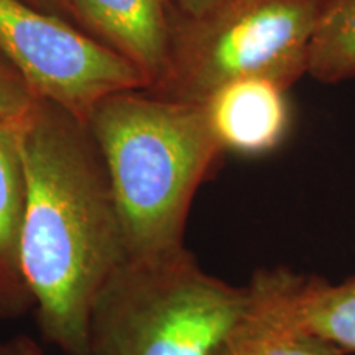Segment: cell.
<instances>
[{"instance_id":"cell-1","label":"cell","mask_w":355,"mask_h":355,"mask_svg":"<svg viewBox=\"0 0 355 355\" xmlns=\"http://www.w3.org/2000/svg\"><path fill=\"white\" fill-rule=\"evenodd\" d=\"M20 148V261L40 331L64 355H91L92 308L128 259L107 173L86 123L43 101L21 123Z\"/></svg>"},{"instance_id":"cell-2","label":"cell","mask_w":355,"mask_h":355,"mask_svg":"<svg viewBox=\"0 0 355 355\" xmlns=\"http://www.w3.org/2000/svg\"><path fill=\"white\" fill-rule=\"evenodd\" d=\"M125 232L128 259L184 247L196 191L224 152L204 104L121 92L87 121Z\"/></svg>"},{"instance_id":"cell-3","label":"cell","mask_w":355,"mask_h":355,"mask_svg":"<svg viewBox=\"0 0 355 355\" xmlns=\"http://www.w3.org/2000/svg\"><path fill=\"white\" fill-rule=\"evenodd\" d=\"M247 306V286L207 273L186 247L127 259L92 308L91 355H216Z\"/></svg>"},{"instance_id":"cell-4","label":"cell","mask_w":355,"mask_h":355,"mask_svg":"<svg viewBox=\"0 0 355 355\" xmlns=\"http://www.w3.org/2000/svg\"><path fill=\"white\" fill-rule=\"evenodd\" d=\"M327 0H220L173 24L170 61L155 89L165 99L206 104L225 84L261 78L290 89L308 74Z\"/></svg>"},{"instance_id":"cell-5","label":"cell","mask_w":355,"mask_h":355,"mask_svg":"<svg viewBox=\"0 0 355 355\" xmlns=\"http://www.w3.org/2000/svg\"><path fill=\"white\" fill-rule=\"evenodd\" d=\"M0 51L40 99L83 123L107 97L152 87L99 40L20 0H0Z\"/></svg>"},{"instance_id":"cell-6","label":"cell","mask_w":355,"mask_h":355,"mask_svg":"<svg viewBox=\"0 0 355 355\" xmlns=\"http://www.w3.org/2000/svg\"><path fill=\"white\" fill-rule=\"evenodd\" d=\"M168 0H71L73 19L135 64L157 87L170 61Z\"/></svg>"},{"instance_id":"cell-7","label":"cell","mask_w":355,"mask_h":355,"mask_svg":"<svg viewBox=\"0 0 355 355\" xmlns=\"http://www.w3.org/2000/svg\"><path fill=\"white\" fill-rule=\"evenodd\" d=\"M204 105L224 152L268 153L282 144L290 128L286 89L268 79L225 84Z\"/></svg>"},{"instance_id":"cell-8","label":"cell","mask_w":355,"mask_h":355,"mask_svg":"<svg viewBox=\"0 0 355 355\" xmlns=\"http://www.w3.org/2000/svg\"><path fill=\"white\" fill-rule=\"evenodd\" d=\"M247 288L245 313L216 355H349L293 324L279 298L275 268L257 272Z\"/></svg>"},{"instance_id":"cell-9","label":"cell","mask_w":355,"mask_h":355,"mask_svg":"<svg viewBox=\"0 0 355 355\" xmlns=\"http://www.w3.org/2000/svg\"><path fill=\"white\" fill-rule=\"evenodd\" d=\"M20 127L0 125V316L13 318L33 306L20 261L26 178Z\"/></svg>"},{"instance_id":"cell-10","label":"cell","mask_w":355,"mask_h":355,"mask_svg":"<svg viewBox=\"0 0 355 355\" xmlns=\"http://www.w3.org/2000/svg\"><path fill=\"white\" fill-rule=\"evenodd\" d=\"M278 291L293 324L355 354V277L340 285L278 266Z\"/></svg>"},{"instance_id":"cell-11","label":"cell","mask_w":355,"mask_h":355,"mask_svg":"<svg viewBox=\"0 0 355 355\" xmlns=\"http://www.w3.org/2000/svg\"><path fill=\"white\" fill-rule=\"evenodd\" d=\"M308 74L322 84L355 79V0H327L311 43Z\"/></svg>"},{"instance_id":"cell-12","label":"cell","mask_w":355,"mask_h":355,"mask_svg":"<svg viewBox=\"0 0 355 355\" xmlns=\"http://www.w3.org/2000/svg\"><path fill=\"white\" fill-rule=\"evenodd\" d=\"M42 99L0 51V125H19L37 110Z\"/></svg>"},{"instance_id":"cell-13","label":"cell","mask_w":355,"mask_h":355,"mask_svg":"<svg viewBox=\"0 0 355 355\" xmlns=\"http://www.w3.org/2000/svg\"><path fill=\"white\" fill-rule=\"evenodd\" d=\"M20 2L28 3L38 10L58 15L61 19L71 17L73 19V7H71V0H20ZM74 20V19H73Z\"/></svg>"},{"instance_id":"cell-14","label":"cell","mask_w":355,"mask_h":355,"mask_svg":"<svg viewBox=\"0 0 355 355\" xmlns=\"http://www.w3.org/2000/svg\"><path fill=\"white\" fill-rule=\"evenodd\" d=\"M0 355H43L42 349L28 337L21 336L0 344Z\"/></svg>"},{"instance_id":"cell-15","label":"cell","mask_w":355,"mask_h":355,"mask_svg":"<svg viewBox=\"0 0 355 355\" xmlns=\"http://www.w3.org/2000/svg\"><path fill=\"white\" fill-rule=\"evenodd\" d=\"M219 2L220 0H168V3L175 6L181 13V17H198Z\"/></svg>"}]
</instances>
